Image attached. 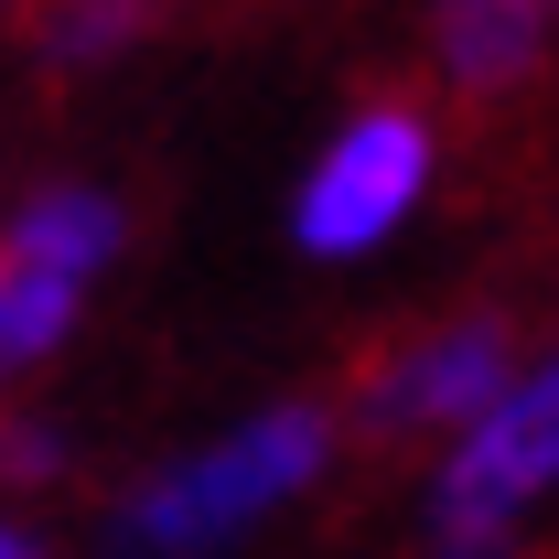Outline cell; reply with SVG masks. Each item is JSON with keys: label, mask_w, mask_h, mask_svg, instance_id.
<instances>
[{"label": "cell", "mask_w": 559, "mask_h": 559, "mask_svg": "<svg viewBox=\"0 0 559 559\" xmlns=\"http://www.w3.org/2000/svg\"><path fill=\"white\" fill-rule=\"evenodd\" d=\"M538 495H559V345L516 355V377L452 430L430 474V527H516Z\"/></svg>", "instance_id": "cell-2"}, {"label": "cell", "mask_w": 559, "mask_h": 559, "mask_svg": "<svg viewBox=\"0 0 559 559\" xmlns=\"http://www.w3.org/2000/svg\"><path fill=\"white\" fill-rule=\"evenodd\" d=\"M506 377H516V334L495 312H463V323H430L399 355H377L366 388H355V419L366 430H441L452 441Z\"/></svg>", "instance_id": "cell-4"}, {"label": "cell", "mask_w": 559, "mask_h": 559, "mask_svg": "<svg viewBox=\"0 0 559 559\" xmlns=\"http://www.w3.org/2000/svg\"><path fill=\"white\" fill-rule=\"evenodd\" d=\"M323 463H334V419L323 409H301V399H290V409H259L248 430L205 441L194 463L151 474V485L119 506V549L205 559V549H226V538H248L259 516H280Z\"/></svg>", "instance_id": "cell-1"}, {"label": "cell", "mask_w": 559, "mask_h": 559, "mask_svg": "<svg viewBox=\"0 0 559 559\" xmlns=\"http://www.w3.org/2000/svg\"><path fill=\"white\" fill-rule=\"evenodd\" d=\"M430 119L419 108H355L345 130L323 140V162H312V183H301V205H290V237L312 248V259H366V248H388L399 226L419 215L430 194Z\"/></svg>", "instance_id": "cell-3"}, {"label": "cell", "mask_w": 559, "mask_h": 559, "mask_svg": "<svg viewBox=\"0 0 559 559\" xmlns=\"http://www.w3.org/2000/svg\"><path fill=\"white\" fill-rule=\"evenodd\" d=\"M75 290H86V280L33 270V259H0V377L33 366V355H55V334L75 323Z\"/></svg>", "instance_id": "cell-7"}, {"label": "cell", "mask_w": 559, "mask_h": 559, "mask_svg": "<svg viewBox=\"0 0 559 559\" xmlns=\"http://www.w3.org/2000/svg\"><path fill=\"white\" fill-rule=\"evenodd\" d=\"M55 463H66V452H55L44 419H0V474H11V485H44Z\"/></svg>", "instance_id": "cell-9"}, {"label": "cell", "mask_w": 559, "mask_h": 559, "mask_svg": "<svg viewBox=\"0 0 559 559\" xmlns=\"http://www.w3.org/2000/svg\"><path fill=\"white\" fill-rule=\"evenodd\" d=\"M430 559H527L516 527H430Z\"/></svg>", "instance_id": "cell-10"}, {"label": "cell", "mask_w": 559, "mask_h": 559, "mask_svg": "<svg viewBox=\"0 0 559 559\" xmlns=\"http://www.w3.org/2000/svg\"><path fill=\"white\" fill-rule=\"evenodd\" d=\"M11 259L66 270V280H97L108 259H119V205L86 194V183H55V194H33V205L11 215Z\"/></svg>", "instance_id": "cell-6"}, {"label": "cell", "mask_w": 559, "mask_h": 559, "mask_svg": "<svg viewBox=\"0 0 559 559\" xmlns=\"http://www.w3.org/2000/svg\"><path fill=\"white\" fill-rule=\"evenodd\" d=\"M151 22H173V0H44V55L55 66H108Z\"/></svg>", "instance_id": "cell-8"}, {"label": "cell", "mask_w": 559, "mask_h": 559, "mask_svg": "<svg viewBox=\"0 0 559 559\" xmlns=\"http://www.w3.org/2000/svg\"><path fill=\"white\" fill-rule=\"evenodd\" d=\"M430 55H441V75L463 97H516L559 55V0H441Z\"/></svg>", "instance_id": "cell-5"}, {"label": "cell", "mask_w": 559, "mask_h": 559, "mask_svg": "<svg viewBox=\"0 0 559 559\" xmlns=\"http://www.w3.org/2000/svg\"><path fill=\"white\" fill-rule=\"evenodd\" d=\"M0 559H33V538H22V527H0Z\"/></svg>", "instance_id": "cell-11"}]
</instances>
